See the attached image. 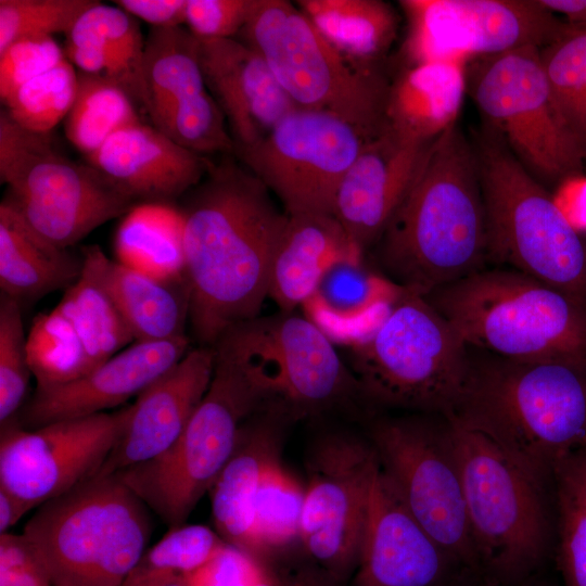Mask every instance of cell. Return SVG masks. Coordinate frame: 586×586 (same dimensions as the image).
I'll return each mask as SVG.
<instances>
[{
	"mask_svg": "<svg viewBox=\"0 0 586 586\" xmlns=\"http://www.w3.org/2000/svg\"><path fill=\"white\" fill-rule=\"evenodd\" d=\"M180 209L189 319L200 346L258 316L288 214L268 189L234 165L209 168Z\"/></svg>",
	"mask_w": 586,
	"mask_h": 586,
	"instance_id": "cell-1",
	"label": "cell"
},
{
	"mask_svg": "<svg viewBox=\"0 0 586 586\" xmlns=\"http://www.w3.org/2000/svg\"><path fill=\"white\" fill-rule=\"evenodd\" d=\"M377 243L384 276L423 296L482 269L487 238L479 165L458 124L432 142Z\"/></svg>",
	"mask_w": 586,
	"mask_h": 586,
	"instance_id": "cell-2",
	"label": "cell"
},
{
	"mask_svg": "<svg viewBox=\"0 0 586 586\" xmlns=\"http://www.w3.org/2000/svg\"><path fill=\"white\" fill-rule=\"evenodd\" d=\"M446 417L484 434L547 484L562 458L586 448V362L495 355L471 361Z\"/></svg>",
	"mask_w": 586,
	"mask_h": 586,
	"instance_id": "cell-3",
	"label": "cell"
},
{
	"mask_svg": "<svg viewBox=\"0 0 586 586\" xmlns=\"http://www.w3.org/2000/svg\"><path fill=\"white\" fill-rule=\"evenodd\" d=\"M424 297L469 348L586 362V305L527 275L482 268Z\"/></svg>",
	"mask_w": 586,
	"mask_h": 586,
	"instance_id": "cell-4",
	"label": "cell"
},
{
	"mask_svg": "<svg viewBox=\"0 0 586 586\" xmlns=\"http://www.w3.org/2000/svg\"><path fill=\"white\" fill-rule=\"evenodd\" d=\"M352 347L351 371L370 406L447 416L464 387L469 347L420 294L405 291Z\"/></svg>",
	"mask_w": 586,
	"mask_h": 586,
	"instance_id": "cell-5",
	"label": "cell"
},
{
	"mask_svg": "<svg viewBox=\"0 0 586 586\" xmlns=\"http://www.w3.org/2000/svg\"><path fill=\"white\" fill-rule=\"evenodd\" d=\"M473 145L485 207L487 258L586 305V243L552 193L489 126Z\"/></svg>",
	"mask_w": 586,
	"mask_h": 586,
	"instance_id": "cell-6",
	"label": "cell"
},
{
	"mask_svg": "<svg viewBox=\"0 0 586 586\" xmlns=\"http://www.w3.org/2000/svg\"><path fill=\"white\" fill-rule=\"evenodd\" d=\"M148 510L116 474L97 475L37 507L23 534L53 586H120L149 543Z\"/></svg>",
	"mask_w": 586,
	"mask_h": 586,
	"instance_id": "cell-7",
	"label": "cell"
},
{
	"mask_svg": "<svg viewBox=\"0 0 586 586\" xmlns=\"http://www.w3.org/2000/svg\"><path fill=\"white\" fill-rule=\"evenodd\" d=\"M298 109L333 114L373 137L384 129L390 82L332 46L285 0H255L239 34Z\"/></svg>",
	"mask_w": 586,
	"mask_h": 586,
	"instance_id": "cell-8",
	"label": "cell"
},
{
	"mask_svg": "<svg viewBox=\"0 0 586 586\" xmlns=\"http://www.w3.org/2000/svg\"><path fill=\"white\" fill-rule=\"evenodd\" d=\"M212 348L250 381L263 412L289 422L360 399L349 367L306 316H257L226 330Z\"/></svg>",
	"mask_w": 586,
	"mask_h": 586,
	"instance_id": "cell-9",
	"label": "cell"
},
{
	"mask_svg": "<svg viewBox=\"0 0 586 586\" xmlns=\"http://www.w3.org/2000/svg\"><path fill=\"white\" fill-rule=\"evenodd\" d=\"M446 419L476 563L500 582L517 581L537 566L548 547L547 484L484 434Z\"/></svg>",
	"mask_w": 586,
	"mask_h": 586,
	"instance_id": "cell-10",
	"label": "cell"
},
{
	"mask_svg": "<svg viewBox=\"0 0 586 586\" xmlns=\"http://www.w3.org/2000/svg\"><path fill=\"white\" fill-rule=\"evenodd\" d=\"M259 412L250 381L215 355L209 386L178 440L157 457L114 474L169 528L183 525L231 456L243 423Z\"/></svg>",
	"mask_w": 586,
	"mask_h": 586,
	"instance_id": "cell-11",
	"label": "cell"
},
{
	"mask_svg": "<svg viewBox=\"0 0 586 586\" xmlns=\"http://www.w3.org/2000/svg\"><path fill=\"white\" fill-rule=\"evenodd\" d=\"M467 90L487 126L543 186L582 174L586 143L553 100L540 49L526 47L467 64Z\"/></svg>",
	"mask_w": 586,
	"mask_h": 586,
	"instance_id": "cell-12",
	"label": "cell"
},
{
	"mask_svg": "<svg viewBox=\"0 0 586 586\" xmlns=\"http://www.w3.org/2000/svg\"><path fill=\"white\" fill-rule=\"evenodd\" d=\"M0 178L5 200L41 237L68 249L132 206L87 163L67 157L50 133L26 130L0 114Z\"/></svg>",
	"mask_w": 586,
	"mask_h": 586,
	"instance_id": "cell-13",
	"label": "cell"
},
{
	"mask_svg": "<svg viewBox=\"0 0 586 586\" xmlns=\"http://www.w3.org/2000/svg\"><path fill=\"white\" fill-rule=\"evenodd\" d=\"M426 413L371 422L369 441L405 505L454 560L475 564L461 473L446 417Z\"/></svg>",
	"mask_w": 586,
	"mask_h": 586,
	"instance_id": "cell-14",
	"label": "cell"
},
{
	"mask_svg": "<svg viewBox=\"0 0 586 586\" xmlns=\"http://www.w3.org/2000/svg\"><path fill=\"white\" fill-rule=\"evenodd\" d=\"M406 66L469 62L552 42L586 29L560 20L539 0H403Z\"/></svg>",
	"mask_w": 586,
	"mask_h": 586,
	"instance_id": "cell-15",
	"label": "cell"
},
{
	"mask_svg": "<svg viewBox=\"0 0 586 586\" xmlns=\"http://www.w3.org/2000/svg\"><path fill=\"white\" fill-rule=\"evenodd\" d=\"M370 138L333 114L295 109L258 142L235 152L286 214L332 215L339 187Z\"/></svg>",
	"mask_w": 586,
	"mask_h": 586,
	"instance_id": "cell-16",
	"label": "cell"
},
{
	"mask_svg": "<svg viewBox=\"0 0 586 586\" xmlns=\"http://www.w3.org/2000/svg\"><path fill=\"white\" fill-rule=\"evenodd\" d=\"M379 458L370 441L327 432L309 446L301 519V545L343 581L354 574Z\"/></svg>",
	"mask_w": 586,
	"mask_h": 586,
	"instance_id": "cell-17",
	"label": "cell"
},
{
	"mask_svg": "<svg viewBox=\"0 0 586 586\" xmlns=\"http://www.w3.org/2000/svg\"><path fill=\"white\" fill-rule=\"evenodd\" d=\"M130 406L25 430L1 426L0 487L30 509L94 477L113 449Z\"/></svg>",
	"mask_w": 586,
	"mask_h": 586,
	"instance_id": "cell-18",
	"label": "cell"
},
{
	"mask_svg": "<svg viewBox=\"0 0 586 586\" xmlns=\"http://www.w3.org/2000/svg\"><path fill=\"white\" fill-rule=\"evenodd\" d=\"M187 335L165 341H135L86 375L58 387L35 390L15 423L35 430L52 422L106 412L138 396L190 351Z\"/></svg>",
	"mask_w": 586,
	"mask_h": 586,
	"instance_id": "cell-19",
	"label": "cell"
},
{
	"mask_svg": "<svg viewBox=\"0 0 586 586\" xmlns=\"http://www.w3.org/2000/svg\"><path fill=\"white\" fill-rule=\"evenodd\" d=\"M450 559L411 514L379 461L352 586H440Z\"/></svg>",
	"mask_w": 586,
	"mask_h": 586,
	"instance_id": "cell-20",
	"label": "cell"
},
{
	"mask_svg": "<svg viewBox=\"0 0 586 586\" xmlns=\"http://www.w3.org/2000/svg\"><path fill=\"white\" fill-rule=\"evenodd\" d=\"M432 142L411 141L384 127L366 141L348 168L332 215L362 252L380 239L412 186Z\"/></svg>",
	"mask_w": 586,
	"mask_h": 586,
	"instance_id": "cell-21",
	"label": "cell"
},
{
	"mask_svg": "<svg viewBox=\"0 0 586 586\" xmlns=\"http://www.w3.org/2000/svg\"><path fill=\"white\" fill-rule=\"evenodd\" d=\"M214 367L212 347L191 348L175 367L143 390L130 405L127 421L97 475L114 474L167 450L204 397Z\"/></svg>",
	"mask_w": 586,
	"mask_h": 586,
	"instance_id": "cell-22",
	"label": "cell"
},
{
	"mask_svg": "<svg viewBox=\"0 0 586 586\" xmlns=\"http://www.w3.org/2000/svg\"><path fill=\"white\" fill-rule=\"evenodd\" d=\"M86 160L132 205L171 204L209 170L203 155L180 146L141 120L113 133Z\"/></svg>",
	"mask_w": 586,
	"mask_h": 586,
	"instance_id": "cell-23",
	"label": "cell"
},
{
	"mask_svg": "<svg viewBox=\"0 0 586 586\" xmlns=\"http://www.w3.org/2000/svg\"><path fill=\"white\" fill-rule=\"evenodd\" d=\"M200 55L206 87L226 116L234 151L255 144L298 109L263 56L245 42L200 40Z\"/></svg>",
	"mask_w": 586,
	"mask_h": 586,
	"instance_id": "cell-24",
	"label": "cell"
},
{
	"mask_svg": "<svg viewBox=\"0 0 586 586\" xmlns=\"http://www.w3.org/2000/svg\"><path fill=\"white\" fill-rule=\"evenodd\" d=\"M280 416L259 412L241 426L228 461L208 495L216 532L221 538L253 556V506L267 464L280 455L283 425Z\"/></svg>",
	"mask_w": 586,
	"mask_h": 586,
	"instance_id": "cell-25",
	"label": "cell"
},
{
	"mask_svg": "<svg viewBox=\"0 0 586 586\" xmlns=\"http://www.w3.org/2000/svg\"><path fill=\"white\" fill-rule=\"evenodd\" d=\"M144 43L136 17L98 1L66 34L64 53L78 72L113 81L145 111Z\"/></svg>",
	"mask_w": 586,
	"mask_h": 586,
	"instance_id": "cell-26",
	"label": "cell"
},
{
	"mask_svg": "<svg viewBox=\"0 0 586 586\" xmlns=\"http://www.w3.org/2000/svg\"><path fill=\"white\" fill-rule=\"evenodd\" d=\"M364 254L333 215L288 214L269 278L268 296L280 311L294 313L314 295L337 260Z\"/></svg>",
	"mask_w": 586,
	"mask_h": 586,
	"instance_id": "cell-27",
	"label": "cell"
},
{
	"mask_svg": "<svg viewBox=\"0 0 586 586\" xmlns=\"http://www.w3.org/2000/svg\"><path fill=\"white\" fill-rule=\"evenodd\" d=\"M362 257L355 254L335 262L303 306L306 317L332 342L352 346L360 341L406 291L369 269Z\"/></svg>",
	"mask_w": 586,
	"mask_h": 586,
	"instance_id": "cell-28",
	"label": "cell"
},
{
	"mask_svg": "<svg viewBox=\"0 0 586 586\" xmlns=\"http://www.w3.org/2000/svg\"><path fill=\"white\" fill-rule=\"evenodd\" d=\"M82 264L101 283L135 341H165L184 334L189 318L186 282H167L109 258L98 245L82 250Z\"/></svg>",
	"mask_w": 586,
	"mask_h": 586,
	"instance_id": "cell-29",
	"label": "cell"
},
{
	"mask_svg": "<svg viewBox=\"0 0 586 586\" xmlns=\"http://www.w3.org/2000/svg\"><path fill=\"white\" fill-rule=\"evenodd\" d=\"M466 67L460 62L405 66L390 82L384 126L411 141H434L457 124L467 90Z\"/></svg>",
	"mask_w": 586,
	"mask_h": 586,
	"instance_id": "cell-30",
	"label": "cell"
},
{
	"mask_svg": "<svg viewBox=\"0 0 586 586\" xmlns=\"http://www.w3.org/2000/svg\"><path fill=\"white\" fill-rule=\"evenodd\" d=\"M81 270V257L46 240L3 199L0 204L1 293L23 306L55 290H66Z\"/></svg>",
	"mask_w": 586,
	"mask_h": 586,
	"instance_id": "cell-31",
	"label": "cell"
},
{
	"mask_svg": "<svg viewBox=\"0 0 586 586\" xmlns=\"http://www.w3.org/2000/svg\"><path fill=\"white\" fill-rule=\"evenodd\" d=\"M146 109L158 128L182 101L207 90L200 39L187 27H152L144 43Z\"/></svg>",
	"mask_w": 586,
	"mask_h": 586,
	"instance_id": "cell-32",
	"label": "cell"
},
{
	"mask_svg": "<svg viewBox=\"0 0 586 586\" xmlns=\"http://www.w3.org/2000/svg\"><path fill=\"white\" fill-rule=\"evenodd\" d=\"M117 262L167 282H184L183 217L171 204L132 206L115 234Z\"/></svg>",
	"mask_w": 586,
	"mask_h": 586,
	"instance_id": "cell-33",
	"label": "cell"
},
{
	"mask_svg": "<svg viewBox=\"0 0 586 586\" xmlns=\"http://www.w3.org/2000/svg\"><path fill=\"white\" fill-rule=\"evenodd\" d=\"M296 5L332 46L364 64L372 65L396 38L397 15L381 0H298Z\"/></svg>",
	"mask_w": 586,
	"mask_h": 586,
	"instance_id": "cell-34",
	"label": "cell"
},
{
	"mask_svg": "<svg viewBox=\"0 0 586 586\" xmlns=\"http://www.w3.org/2000/svg\"><path fill=\"white\" fill-rule=\"evenodd\" d=\"M305 486L283 466L280 455L265 468L253 506V557L272 558L301 545Z\"/></svg>",
	"mask_w": 586,
	"mask_h": 586,
	"instance_id": "cell-35",
	"label": "cell"
},
{
	"mask_svg": "<svg viewBox=\"0 0 586 586\" xmlns=\"http://www.w3.org/2000/svg\"><path fill=\"white\" fill-rule=\"evenodd\" d=\"M55 308L78 333L91 370L135 342L111 296L84 264L79 278L65 290Z\"/></svg>",
	"mask_w": 586,
	"mask_h": 586,
	"instance_id": "cell-36",
	"label": "cell"
},
{
	"mask_svg": "<svg viewBox=\"0 0 586 586\" xmlns=\"http://www.w3.org/2000/svg\"><path fill=\"white\" fill-rule=\"evenodd\" d=\"M77 73V92L64 119V131L69 142L89 156L113 133L141 119L137 104L118 85L99 76Z\"/></svg>",
	"mask_w": 586,
	"mask_h": 586,
	"instance_id": "cell-37",
	"label": "cell"
},
{
	"mask_svg": "<svg viewBox=\"0 0 586 586\" xmlns=\"http://www.w3.org/2000/svg\"><path fill=\"white\" fill-rule=\"evenodd\" d=\"M552 482L558 511V564L564 586H586V448L562 458Z\"/></svg>",
	"mask_w": 586,
	"mask_h": 586,
	"instance_id": "cell-38",
	"label": "cell"
},
{
	"mask_svg": "<svg viewBox=\"0 0 586 586\" xmlns=\"http://www.w3.org/2000/svg\"><path fill=\"white\" fill-rule=\"evenodd\" d=\"M27 353L37 390L65 385L91 371L78 333L56 308L33 319Z\"/></svg>",
	"mask_w": 586,
	"mask_h": 586,
	"instance_id": "cell-39",
	"label": "cell"
},
{
	"mask_svg": "<svg viewBox=\"0 0 586 586\" xmlns=\"http://www.w3.org/2000/svg\"><path fill=\"white\" fill-rule=\"evenodd\" d=\"M225 544L221 536L206 525L171 527L143 552L120 586H158L186 576L207 563Z\"/></svg>",
	"mask_w": 586,
	"mask_h": 586,
	"instance_id": "cell-40",
	"label": "cell"
},
{
	"mask_svg": "<svg viewBox=\"0 0 586 586\" xmlns=\"http://www.w3.org/2000/svg\"><path fill=\"white\" fill-rule=\"evenodd\" d=\"M78 73L65 58L56 66L18 87L3 103L22 128L50 131L67 116L77 92Z\"/></svg>",
	"mask_w": 586,
	"mask_h": 586,
	"instance_id": "cell-41",
	"label": "cell"
},
{
	"mask_svg": "<svg viewBox=\"0 0 586 586\" xmlns=\"http://www.w3.org/2000/svg\"><path fill=\"white\" fill-rule=\"evenodd\" d=\"M540 61L556 105L586 143V29L540 49Z\"/></svg>",
	"mask_w": 586,
	"mask_h": 586,
	"instance_id": "cell-42",
	"label": "cell"
},
{
	"mask_svg": "<svg viewBox=\"0 0 586 586\" xmlns=\"http://www.w3.org/2000/svg\"><path fill=\"white\" fill-rule=\"evenodd\" d=\"M33 375L24 332L22 306L0 293V423L14 421L25 404Z\"/></svg>",
	"mask_w": 586,
	"mask_h": 586,
	"instance_id": "cell-43",
	"label": "cell"
},
{
	"mask_svg": "<svg viewBox=\"0 0 586 586\" xmlns=\"http://www.w3.org/2000/svg\"><path fill=\"white\" fill-rule=\"evenodd\" d=\"M226 116L207 90L180 102L157 128L180 146L200 154L234 151Z\"/></svg>",
	"mask_w": 586,
	"mask_h": 586,
	"instance_id": "cell-44",
	"label": "cell"
},
{
	"mask_svg": "<svg viewBox=\"0 0 586 586\" xmlns=\"http://www.w3.org/2000/svg\"><path fill=\"white\" fill-rule=\"evenodd\" d=\"M94 0H0V52L29 37L65 35Z\"/></svg>",
	"mask_w": 586,
	"mask_h": 586,
	"instance_id": "cell-45",
	"label": "cell"
},
{
	"mask_svg": "<svg viewBox=\"0 0 586 586\" xmlns=\"http://www.w3.org/2000/svg\"><path fill=\"white\" fill-rule=\"evenodd\" d=\"M53 39L29 37L14 41L0 52V97L4 102L18 87L46 73L65 59Z\"/></svg>",
	"mask_w": 586,
	"mask_h": 586,
	"instance_id": "cell-46",
	"label": "cell"
},
{
	"mask_svg": "<svg viewBox=\"0 0 586 586\" xmlns=\"http://www.w3.org/2000/svg\"><path fill=\"white\" fill-rule=\"evenodd\" d=\"M254 4L255 0H187L184 24L200 40L234 38Z\"/></svg>",
	"mask_w": 586,
	"mask_h": 586,
	"instance_id": "cell-47",
	"label": "cell"
},
{
	"mask_svg": "<svg viewBox=\"0 0 586 586\" xmlns=\"http://www.w3.org/2000/svg\"><path fill=\"white\" fill-rule=\"evenodd\" d=\"M255 586H346L347 582L330 573L301 548L265 559Z\"/></svg>",
	"mask_w": 586,
	"mask_h": 586,
	"instance_id": "cell-48",
	"label": "cell"
},
{
	"mask_svg": "<svg viewBox=\"0 0 586 586\" xmlns=\"http://www.w3.org/2000/svg\"><path fill=\"white\" fill-rule=\"evenodd\" d=\"M262 570L260 561L226 543L207 563L187 576L192 586H255Z\"/></svg>",
	"mask_w": 586,
	"mask_h": 586,
	"instance_id": "cell-49",
	"label": "cell"
},
{
	"mask_svg": "<svg viewBox=\"0 0 586 586\" xmlns=\"http://www.w3.org/2000/svg\"><path fill=\"white\" fill-rule=\"evenodd\" d=\"M115 4L152 27L182 26L187 0H117Z\"/></svg>",
	"mask_w": 586,
	"mask_h": 586,
	"instance_id": "cell-50",
	"label": "cell"
},
{
	"mask_svg": "<svg viewBox=\"0 0 586 586\" xmlns=\"http://www.w3.org/2000/svg\"><path fill=\"white\" fill-rule=\"evenodd\" d=\"M0 586H53L40 555L0 562Z\"/></svg>",
	"mask_w": 586,
	"mask_h": 586,
	"instance_id": "cell-51",
	"label": "cell"
},
{
	"mask_svg": "<svg viewBox=\"0 0 586 586\" xmlns=\"http://www.w3.org/2000/svg\"><path fill=\"white\" fill-rule=\"evenodd\" d=\"M553 198L568 219L579 232L586 227V176L578 174L560 182Z\"/></svg>",
	"mask_w": 586,
	"mask_h": 586,
	"instance_id": "cell-52",
	"label": "cell"
},
{
	"mask_svg": "<svg viewBox=\"0 0 586 586\" xmlns=\"http://www.w3.org/2000/svg\"><path fill=\"white\" fill-rule=\"evenodd\" d=\"M29 510L22 499L0 487V534L7 533Z\"/></svg>",
	"mask_w": 586,
	"mask_h": 586,
	"instance_id": "cell-53",
	"label": "cell"
},
{
	"mask_svg": "<svg viewBox=\"0 0 586 586\" xmlns=\"http://www.w3.org/2000/svg\"><path fill=\"white\" fill-rule=\"evenodd\" d=\"M552 13L565 16L566 22L586 26V0H539Z\"/></svg>",
	"mask_w": 586,
	"mask_h": 586,
	"instance_id": "cell-54",
	"label": "cell"
},
{
	"mask_svg": "<svg viewBox=\"0 0 586 586\" xmlns=\"http://www.w3.org/2000/svg\"><path fill=\"white\" fill-rule=\"evenodd\" d=\"M158 586H192L188 576H180L174 579L167 581Z\"/></svg>",
	"mask_w": 586,
	"mask_h": 586,
	"instance_id": "cell-55",
	"label": "cell"
},
{
	"mask_svg": "<svg viewBox=\"0 0 586 586\" xmlns=\"http://www.w3.org/2000/svg\"><path fill=\"white\" fill-rule=\"evenodd\" d=\"M440 586H442V585H440Z\"/></svg>",
	"mask_w": 586,
	"mask_h": 586,
	"instance_id": "cell-56",
	"label": "cell"
}]
</instances>
